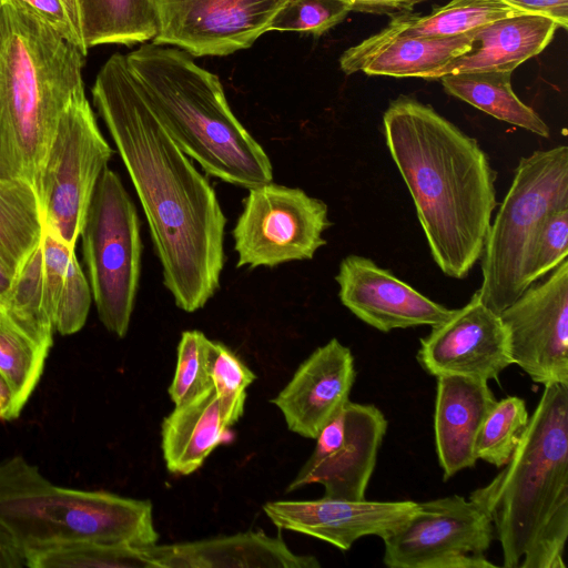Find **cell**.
Wrapping results in <instances>:
<instances>
[{
  "label": "cell",
  "instance_id": "obj_1",
  "mask_svg": "<svg viewBox=\"0 0 568 568\" xmlns=\"http://www.w3.org/2000/svg\"><path fill=\"white\" fill-rule=\"evenodd\" d=\"M149 223L163 284L187 313L220 288L226 217L217 195L156 116L115 53L91 90Z\"/></svg>",
  "mask_w": 568,
  "mask_h": 568
},
{
  "label": "cell",
  "instance_id": "obj_2",
  "mask_svg": "<svg viewBox=\"0 0 568 568\" xmlns=\"http://www.w3.org/2000/svg\"><path fill=\"white\" fill-rule=\"evenodd\" d=\"M383 125L434 262L449 277H467L497 206V172L476 139L416 99L392 100Z\"/></svg>",
  "mask_w": 568,
  "mask_h": 568
},
{
  "label": "cell",
  "instance_id": "obj_3",
  "mask_svg": "<svg viewBox=\"0 0 568 568\" xmlns=\"http://www.w3.org/2000/svg\"><path fill=\"white\" fill-rule=\"evenodd\" d=\"M504 469L469 499L490 518L506 568H566L568 385L544 386Z\"/></svg>",
  "mask_w": 568,
  "mask_h": 568
},
{
  "label": "cell",
  "instance_id": "obj_4",
  "mask_svg": "<svg viewBox=\"0 0 568 568\" xmlns=\"http://www.w3.org/2000/svg\"><path fill=\"white\" fill-rule=\"evenodd\" d=\"M84 58L28 6L0 9V179L34 186L62 113L85 97Z\"/></svg>",
  "mask_w": 568,
  "mask_h": 568
},
{
  "label": "cell",
  "instance_id": "obj_5",
  "mask_svg": "<svg viewBox=\"0 0 568 568\" xmlns=\"http://www.w3.org/2000/svg\"><path fill=\"white\" fill-rule=\"evenodd\" d=\"M125 57L156 116L207 175L247 190L273 181L268 155L232 112L216 74L171 45L144 43Z\"/></svg>",
  "mask_w": 568,
  "mask_h": 568
},
{
  "label": "cell",
  "instance_id": "obj_6",
  "mask_svg": "<svg viewBox=\"0 0 568 568\" xmlns=\"http://www.w3.org/2000/svg\"><path fill=\"white\" fill-rule=\"evenodd\" d=\"M0 524L27 555L81 540L146 548L159 539L150 500L57 486L18 455L0 463Z\"/></svg>",
  "mask_w": 568,
  "mask_h": 568
},
{
  "label": "cell",
  "instance_id": "obj_7",
  "mask_svg": "<svg viewBox=\"0 0 568 568\" xmlns=\"http://www.w3.org/2000/svg\"><path fill=\"white\" fill-rule=\"evenodd\" d=\"M568 206V148L523 156L480 256L481 302L500 314L534 282L536 247L549 213Z\"/></svg>",
  "mask_w": 568,
  "mask_h": 568
},
{
  "label": "cell",
  "instance_id": "obj_8",
  "mask_svg": "<svg viewBox=\"0 0 568 568\" xmlns=\"http://www.w3.org/2000/svg\"><path fill=\"white\" fill-rule=\"evenodd\" d=\"M80 236L99 318L109 332L124 337L139 288L142 240L135 205L108 166L94 187Z\"/></svg>",
  "mask_w": 568,
  "mask_h": 568
},
{
  "label": "cell",
  "instance_id": "obj_9",
  "mask_svg": "<svg viewBox=\"0 0 568 568\" xmlns=\"http://www.w3.org/2000/svg\"><path fill=\"white\" fill-rule=\"evenodd\" d=\"M112 154L87 97L74 100L59 120L34 183L44 229L72 247Z\"/></svg>",
  "mask_w": 568,
  "mask_h": 568
},
{
  "label": "cell",
  "instance_id": "obj_10",
  "mask_svg": "<svg viewBox=\"0 0 568 568\" xmlns=\"http://www.w3.org/2000/svg\"><path fill=\"white\" fill-rule=\"evenodd\" d=\"M331 225L326 203L302 189L273 181L248 189L232 231L236 267L312 260Z\"/></svg>",
  "mask_w": 568,
  "mask_h": 568
},
{
  "label": "cell",
  "instance_id": "obj_11",
  "mask_svg": "<svg viewBox=\"0 0 568 568\" xmlns=\"http://www.w3.org/2000/svg\"><path fill=\"white\" fill-rule=\"evenodd\" d=\"M494 527L473 500L458 495L418 503L416 510L383 538L390 568H491L485 552Z\"/></svg>",
  "mask_w": 568,
  "mask_h": 568
},
{
  "label": "cell",
  "instance_id": "obj_12",
  "mask_svg": "<svg viewBox=\"0 0 568 568\" xmlns=\"http://www.w3.org/2000/svg\"><path fill=\"white\" fill-rule=\"evenodd\" d=\"M387 430L384 414L351 400L317 435L316 445L286 491L321 484L325 497L363 500Z\"/></svg>",
  "mask_w": 568,
  "mask_h": 568
},
{
  "label": "cell",
  "instance_id": "obj_13",
  "mask_svg": "<svg viewBox=\"0 0 568 568\" xmlns=\"http://www.w3.org/2000/svg\"><path fill=\"white\" fill-rule=\"evenodd\" d=\"M287 0H154L158 32L152 42L193 58L224 57L247 49Z\"/></svg>",
  "mask_w": 568,
  "mask_h": 568
},
{
  "label": "cell",
  "instance_id": "obj_14",
  "mask_svg": "<svg viewBox=\"0 0 568 568\" xmlns=\"http://www.w3.org/2000/svg\"><path fill=\"white\" fill-rule=\"evenodd\" d=\"M513 364L544 386L568 385V261L499 314Z\"/></svg>",
  "mask_w": 568,
  "mask_h": 568
},
{
  "label": "cell",
  "instance_id": "obj_15",
  "mask_svg": "<svg viewBox=\"0 0 568 568\" xmlns=\"http://www.w3.org/2000/svg\"><path fill=\"white\" fill-rule=\"evenodd\" d=\"M417 361L433 376L498 379L513 364L507 329L476 291L462 308L420 338Z\"/></svg>",
  "mask_w": 568,
  "mask_h": 568
},
{
  "label": "cell",
  "instance_id": "obj_16",
  "mask_svg": "<svg viewBox=\"0 0 568 568\" xmlns=\"http://www.w3.org/2000/svg\"><path fill=\"white\" fill-rule=\"evenodd\" d=\"M335 280L342 304L361 321L384 333L434 326L454 312L365 256L352 254L343 258Z\"/></svg>",
  "mask_w": 568,
  "mask_h": 568
},
{
  "label": "cell",
  "instance_id": "obj_17",
  "mask_svg": "<svg viewBox=\"0 0 568 568\" xmlns=\"http://www.w3.org/2000/svg\"><path fill=\"white\" fill-rule=\"evenodd\" d=\"M416 501L275 500L263 506L267 518L280 529L307 535L348 550L362 537H386L417 508Z\"/></svg>",
  "mask_w": 568,
  "mask_h": 568
},
{
  "label": "cell",
  "instance_id": "obj_18",
  "mask_svg": "<svg viewBox=\"0 0 568 568\" xmlns=\"http://www.w3.org/2000/svg\"><path fill=\"white\" fill-rule=\"evenodd\" d=\"M356 373L354 357L337 338L316 348L272 399L293 433L315 439L348 402Z\"/></svg>",
  "mask_w": 568,
  "mask_h": 568
},
{
  "label": "cell",
  "instance_id": "obj_19",
  "mask_svg": "<svg viewBox=\"0 0 568 568\" xmlns=\"http://www.w3.org/2000/svg\"><path fill=\"white\" fill-rule=\"evenodd\" d=\"M495 403L487 381L437 376L434 433L444 480L475 466L478 434Z\"/></svg>",
  "mask_w": 568,
  "mask_h": 568
},
{
  "label": "cell",
  "instance_id": "obj_20",
  "mask_svg": "<svg viewBox=\"0 0 568 568\" xmlns=\"http://www.w3.org/2000/svg\"><path fill=\"white\" fill-rule=\"evenodd\" d=\"M156 568H318L314 556L294 554L263 531L144 548Z\"/></svg>",
  "mask_w": 568,
  "mask_h": 568
},
{
  "label": "cell",
  "instance_id": "obj_21",
  "mask_svg": "<svg viewBox=\"0 0 568 568\" xmlns=\"http://www.w3.org/2000/svg\"><path fill=\"white\" fill-rule=\"evenodd\" d=\"M518 14L525 13L499 0H452L425 16L412 12L394 14L384 29L345 50L339 58V67L344 73L353 74L395 39L454 37Z\"/></svg>",
  "mask_w": 568,
  "mask_h": 568
},
{
  "label": "cell",
  "instance_id": "obj_22",
  "mask_svg": "<svg viewBox=\"0 0 568 568\" xmlns=\"http://www.w3.org/2000/svg\"><path fill=\"white\" fill-rule=\"evenodd\" d=\"M559 26L539 14L498 19L473 31V49L432 72L426 79L468 72H509L541 53Z\"/></svg>",
  "mask_w": 568,
  "mask_h": 568
},
{
  "label": "cell",
  "instance_id": "obj_23",
  "mask_svg": "<svg viewBox=\"0 0 568 568\" xmlns=\"http://www.w3.org/2000/svg\"><path fill=\"white\" fill-rule=\"evenodd\" d=\"M219 398L213 386L175 406L162 422L161 446L166 468L176 475L197 470L221 444L227 442Z\"/></svg>",
  "mask_w": 568,
  "mask_h": 568
},
{
  "label": "cell",
  "instance_id": "obj_24",
  "mask_svg": "<svg viewBox=\"0 0 568 568\" xmlns=\"http://www.w3.org/2000/svg\"><path fill=\"white\" fill-rule=\"evenodd\" d=\"M43 280L54 329L61 335L79 332L85 324L91 288L74 247L44 229L41 242Z\"/></svg>",
  "mask_w": 568,
  "mask_h": 568
},
{
  "label": "cell",
  "instance_id": "obj_25",
  "mask_svg": "<svg viewBox=\"0 0 568 568\" xmlns=\"http://www.w3.org/2000/svg\"><path fill=\"white\" fill-rule=\"evenodd\" d=\"M84 51L102 44L133 45L158 32L154 0H75Z\"/></svg>",
  "mask_w": 568,
  "mask_h": 568
},
{
  "label": "cell",
  "instance_id": "obj_26",
  "mask_svg": "<svg viewBox=\"0 0 568 568\" xmlns=\"http://www.w3.org/2000/svg\"><path fill=\"white\" fill-rule=\"evenodd\" d=\"M509 72H468L439 78L443 88L480 111L542 138L550 130L544 120L515 94Z\"/></svg>",
  "mask_w": 568,
  "mask_h": 568
},
{
  "label": "cell",
  "instance_id": "obj_27",
  "mask_svg": "<svg viewBox=\"0 0 568 568\" xmlns=\"http://www.w3.org/2000/svg\"><path fill=\"white\" fill-rule=\"evenodd\" d=\"M473 31L447 38H400L382 47L361 71L368 75L426 79L473 49Z\"/></svg>",
  "mask_w": 568,
  "mask_h": 568
},
{
  "label": "cell",
  "instance_id": "obj_28",
  "mask_svg": "<svg viewBox=\"0 0 568 568\" xmlns=\"http://www.w3.org/2000/svg\"><path fill=\"white\" fill-rule=\"evenodd\" d=\"M44 224L34 186L0 179V256L16 272L41 244Z\"/></svg>",
  "mask_w": 568,
  "mask_h": 568
},
{
  "label": "cell",
  "instance_id": "obj_29",
  "mask_svg": "<svg viewBox=\"0 0 568 568\" xmlns=\"http://www.w3.org/2000/svg\"><path fill=\"white\" fill-rule=\"evenodd\" d=\"M0 310L43 348L53 345L54 325L44 290L41 244L17 272Z\"/></svg>",
  "mask_w": 568,
  "mask_h": 568
},
{
  "label": "cell",
  "instance_id": "obj_30",
  "mask_svg": "<svg viewBox=\"0 0 568 568\" xmlns=\"http://www.w3.org/2000/svg\"><path fill=\"white\" fill-rule=\"evenodd\" d=\"M156 568L144 548L81 540L28 555V568Z\"/></svg>",
  "mask_w": 568,
  "mask_h": 568
},
{
  "label": "cell",
  "instance_id": "obj_31",
  "mask_svg": "<svg viewBox=\"0 0 568 568\" xmlns=\"http://www.w3.org/2000/svg\"><path fill=\"white\" fill-rule=\"evenodd\" d=\"M48 354L0 310V373L11 386L20 410L40 381Z\"/></svg>",
  "mask_w": 568,
  "mask_h": 568
},
{
  "label": "cell",
  "instance_id": "obj_32",
  "mask_svg": "<svg viewBox=\"0 0 568 568\" xmlns=\"http://www.w3.org/2000/svg\"><path fill=\"white\" fill-rule=\"evenodd\" d=\"M529 422L525 399L507 396L487 414L476 443L477 459L496 467L507 464Z\"/></svg>",
  "mask_w": 568,
  "mask_h": 568
},
{
  "label": "cell",
  "instance_id": "obj_33",
  "mask_svg": "<svg viewBox=\"0 0 568 568\" xmlns=\"http://www.w3.org/2000/svg\"><path fill=\"white\" fill-rule=\"evenodd\" d=\"M207 373L219 398L224 423L230 428L242 417L246 388L256 376L229 347L211 339L207 344Z\"/></svg>",
  "mask_w": 568,
  "mask_h": 568
},
{
  "label": "cell",
  "instance_id": "obj_34",
  "mask_svg": "<svg viewBox=\"0 0 568 568\" xmlns=\"http://www.w3.org/2000/svg\"><path fill=\"white\" fill-rule=\"evenodd\" d=\"M209 338L200 331H184L178 345L176 368L169 386L175 406L184 404L207 388L212 383L207 373Z\"/></svg>",
  "mask_w": 568,
  "mask_h": 568
},
{
  "label": "cell",
  "instance_id": "obj_35",
  "mask_svg": "<svg viewBox=\"0 0 568 568\" xmlns=\"http://www.w3.org/2000/svg\"><path fill=\"white\" fill-rule=\"evenodd\" d=\"M351 12L342 0H287L273 17L268 31H296L320 37Z\"/></svg>",
  "mask_w": 568,
  "mask_h": 568
},
{
  "label": "cell",
  "instance_id": "obj_36",
  "mask_svg": "<svg viewBox=\"0 0 568 568\" xmlns=\"http://www.w3.org/2000/svg\"><path fill=\"white\" fill-rule=\"evenodd\" d=\"M568 254V206L549 213L536 247L532 278L544 277L558 266Z\"/></svg>",
  "mask_w": 568,
  "mask_h": 568
},
{
  "label": "cell",
  "instance_id": "obj_37",
  "mask_svg": "<svg viewBox=\"0 0 568 568\" xmlns=\"http://www.w3.org/2000/svg\"><path fill=\"white\" fill-rule=\"evenodd\" d=\"M19 1L44 19L63 38L78 45L87 55L82 40L62 0H14Z\"/></svg>",
  "mask_w": 568,
  "mask_h": 568
},
{
  "label": "cell",
  "instance_id": "obj_38",
  "mask_svg": "<svg viewBox=\"0 0 568 568\" xmlns=\"http://www.w3.org/2000/svg\"><path fill=\"white\" fill-rule=\"evenodd\" d=\"M525 14H539L552 19L567 30L568 0H499Z\"/></svg>",
  "mask_w": 568,
  "mask_h": 568
},
{
  "label": "cell",
  "instance_id": "obj_39",
  "mask_svg": "<svg viewBox=\"0 0 568 568\" xmlns=\"http://www.w3.org/2000/svg\"><path fill=\"white\" fill-rule=\"evenodd\" d=\"M351 11L394 16L410 12L413 8L428 0H342Z\"/></svg>",
  "mask_w": 568,
  "mask_h": 568
},
{
  "label": "cell",
  "instance_id": "obj_40",
  "mask_svg": "<svg viewBox=\"0 0 568 568\" xmlns=\"http://www.w3.org/2000/svg\"><path fill=\"white\" fill-rule=\"evenodd\" d=\"M28 567V555L11 532L0 524V568Z\"/></svg>",
  "mask_w": 568,
  "mask_h": 568
},
{
  "label": "cell",
  "instance_id": "obj_41",
  "mask_svg": "<svg viewBox=\"0 0 568 568\" xmlns=\"http://www.w3.org/2000/svg\"><path fill=\"white\" fill-rule=\"evenodd\" d=\"M21 410L18 407L14 393L0 373V419L12 420L19 417Z\"/></svg>",
  "mask_w": 568,
  "mask_h": 568
},
{
  "label": "cell",
  "instance_id": "obj_42",
  "mask_svg": "<svg viewBox=\"0 0 568 568\" xmlns=\"http://www.w3.org/2000/svg\"><path fill=\"white\" fill-rule=\"evenodd\" d=\"M14 276L16 272L0 256V300L11 287Z\"/></svg>",
  "mask_w": 568,
  "mask_h": 568
},
{
  "label": "cell",
  "instance_id": "obj_43",
  "mask_svg": "<svg viewBox=\"0 0 568 568\" xmlns=\"http://www.w3.org/2000/svg\"><path fill=\"white\" fill-rule=\"evenodd\" d=\"M62 1H63L64 6L67 7L70 18L80 34L75 0H62ZM80 38H81V36H80Z\"/></svg>",
  "mask_w": 568,
  "mask_h": 568
},
{
  "label": "cell",
  "instance_id": "obj_44",
  "mask_svg": "<svg viewBox=\"0 0 568 568\" xmlns=\"http://www.w3.org/2000/svg\"><path fill=\"white\" fill-rule=\"evenodd\" d=\"M9 0H0V9L8 2Z\"/></svg>",
  "mask_w": 568,
  "mask_h": 568
}]
</instances>
